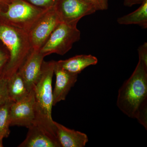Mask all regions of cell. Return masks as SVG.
I'll return each mask as SVG.
<instances>
[{
    "label": "cell",
    "instance_id": "obj_1",
    "mask_svg": "<svg viewBox=\"0 0 147 147\" xmlns=\"http://www.w3.org/2000/svg\"><path fill=\"white\" fill-rule=\"evenodd\" d=\"M147 103V67L139 60L128 79L119 90L117 105L129 117L135 119L139 109Z\"/></svg>",
    "mask_w": 147,
    "mask_h": 147
},
{
    "label": "cell",
    "instance_id": "obj_2",
    "mask_svg": "<svg viewBox=\"0 0 147 147\" xmlns=\"http://www.w3.org/2000/svg\"><path fill=\"white\" fill-rule=\"evenodd\" d=\"M55 61H44L39 77L33 89L34 94L35 118L34 121L41 124L57 136L56 127L52 117L53 105L52 81Z\"/></svg>",
    "mask_w": 147,
    "mask_h": 147
},
{
    "label": "cell",
    "instance_id": "obj_3",
    "mask_svg": "<svg viewBox=\"0 0 147 147\" xmlns=\"http://www.w3.org/2000/svg\"><path fill=\"white\" fill-rule=\"evenodd\" d=\"M0 40L9 54L2 75L8 79L18 71L32 47L27 32L5 24H0Z\"/></svg>",
    "mask_w": 147,
    "mask_h": 147
},
{
    "label": "cell",
    "instance_id": "obj_4",
    "mask_svg": "<svg viewBox=\"0 0 147 147\" xmlns=\"http://www.w3.org/2000/svg\"><path fill=\"white\" fill-rule=\"evenodd\" d=\"M47 10L32 5L25 0H10L0 5V24L18 28L28 33Z\"/></svg>",
    "mask_w": 147,
    "mask_h": 147
},
{
    "label": "cell",
    "instance_id": "obj_5",
    "mask_svg": "<svg viewBox=\"0 0 147 147\" xmlns=\"http://www.w3.org/2000/svg\"><path fill=\"white\" fill-rule=\"evenodd\" d=\"M77 25L61 22L41 47L40 52L45 57L52 54L65 55L81 38V32Z\"/></svg>",
    "mask_w": 147,
    "mask_h": 147
},
{
    "label": "cell",
    "instance_id": "obj_6",
    "mask_svg": "<svg viewBox=\"0 0 147 147\" xmlns=\"http://www.w3.org/2000/svg\"><path fill=\"white\" fill-rule=\"evenodd\" d=\"M61 22L54 7L46 11L28 33L32 49L40 50Z\"/></svg>",
    "mask_w": 147,
    "mask_h": 147
},
{
    "label": "cell",
    "instance_id": "obj_7",
    "mask_svg": "<svg viewBox=\"0 0 147 147\" xmlns=\"http://www.w3.org/2000/svg\"><path fill=\"white\" fill-rule=\"evenodd\" d=\"M54 9L61 22L67 24H77L81 18L96 11L86 0H58Z\"/></svg>",
    "mask_w": 147,
    "mask_h": 147
},
{
    "label": "cell",
    "instance_id": "obj_8",
    "mask_svg": "<svg viewBox=\"0 0 147 147\" xmlns=\"http://www.w3.org/2000/svg\"><path fill=\"white\" fill-rule=\"evenodd\" d=\"M35 118L34 94L32 89L26 97L11 103L10 126H23L28 128L34 121Z\"/></svg>",
    "mask_w": 147,
    "mask_h": 147
},
{
    "label": "cell",
    "instance_id": "obj_9",
    "mask_svg": "<svg viewBox=\"0 0 147 147\" xmlns=\"http://www.w3.org/2000/svg\"><path fill=\"white\" fill-rule=\"evenodd\" d=\"M19 147H61L57 137L41 124L34 121Z\"/></svg>",
    "mask_w": 147,
    "mask_h": 147
},
{
    "label": "cell",
    "instance_id": "obj_10",
    "mask_svg": "<svg viewBox=\"0 0 147 147\" xmlns=\"http://www.w3.org/2000/svg\"><path fill=\"white\" fill-rule=\"evenodd\" d=\"M45 57L40 50L32 49L17 71L23 77L30 91L33 89L39 77Z\"/></svg>",
    "mask_w": 147,
    "mask_h": 147
},
{
    "label": "cell",
    "instance_id": "obj_11",
    "mask_svg": "<svg viewBox=\"0 0 147 147\" xmlns=\"http://www.w3.org/2000/svg\"><path fill=\"white\" fill-rule=\"evenodd\" d=\"M54 74L56 82L53 90V105L65 100L70 90L77 81L78 74H74L62 68L55 61Z\"/></svg>",
    "mask_w": 147,
    "mask_h": 147
},
{
    "label": "cell",
    "instance_id": "obj_12",
    "mask_svg": "<svg viewBox=\"0 0 147 147\" xmlns=\"http://www.w3.org/2000/svg\"><path fill=\"white\" fill-rule=\"evenodd\" d=\"M54 122L61 147H84L88 142L85 133L67 128L55 121Z\"/></svg>",
    "mask_w": 147,
    "mask_h": 147
},
{
    "label": "cell",
    "instance_id": "obj_13",
    "mask_svg": "<svg viewBox=\"0 0 147 147\" xmlns=\"http://www.w3.org/2000/svg\"><path fill=\"white\" fill-rule=\"evenodd\" d=\"M56 62L60 66L66 71L78 75L88 67L96 65L98 59L92 55H82Z\"/></svg>",
    "mask_w": 147,
    "mask_h": 147
},
{
    "label": "cell",
    "instance_id": "obj_14",
    "mask_svg": "<svg viewBox=\"0 0 147 147\" xmlns=\"http://www.w3.org/2000/svg\"><path fill=\"white\" fill-rule=\"evenodd\" d=\"M7 90L9 99L13 102L26 97L31 91L18 71L7 79Z\"/></svg>",
    "mask_w": 147,
    "mask_h": 147
},
{
    "label": "cell",
    "instance_id": "obj_15",
    "mask_svg": "<svg viewBox=\"0 0 147 147\" xmlns=\"http://www.w3.org/2000/svg\"><path fill=\"white\" fill-rule=\"evenodd\" d=\"M117 22L120 25H137L144 29L147 28V0H145L139 8L131 13L119 17Z\"/></svg>",
    "mask_w": 147,
    "mask_h": 147
},
{
    "label": "cell",
    "instance_id": "obj_16",
    "mask_svg": "<svg viewBox=\"0 0 147 147\" xmlns=\"http://www.w3.org/2000/svg\"><path fill=\"white\" fill-rule=\"evenodd\" d=\"M13 101L9 100L0 106V141L7 138L10 133V108Z\"/></svg>",
    "mask_w": 147,
    "mask_h": 147
},
{
    "label": "cell",
    "instance_id": "obj_17",
    "mask_svg": "<svg viewBox=\"0 0 147 147\" xmlns=\"http://www.w3.org/2000/svg\"><path fill=\"white\" fill-rule=\"evenodd\" d=\"M9 99L7 90V79L0 76V106L6 103Z\"/></svg>",
    "mask_w": 147,
    "mask_h": 147
},
{
    "label": "cell",
    "instance_id": "obj_18",
    "mask_svg": "<svg viewBox=\"0 0 147 147\" xmlns=\"http://www.w3.org/2000/svg\"><path fill=\"white\" fill-rule=\"evenodd\" d=\"M32 5L47 10L54 7L58 0H25Z\"/></svg>",
    "mask_w": 147,
    "mask_h": 147
},
{
    "label": "cell",
    "instance_id": "obj_19",
    "mask_svg": "<svg viewBox=\"0 0 147 147\" xmlns=\"http://www.w3.org/2000/svg\"><path fill=\"white\" fill-rule=\"evenodd\" d=\"M9 59V54L6 47H0V76H2Z\"/></svg>",
    "mask_w": 147,
    "mask_h": 147
},
{
    "label": "cell",
    "instance_id": "obj_20",
    "mask_svg": "<svg viewBox=\"0 0 147 147\" xmlns=\"http://www.w3.org/2000/svg\"><path fill=\"white\" fill-rule=\"evenodd\" d=\"M97 11L107 10L108 7L109 0H86Z\"/></svg>",
    "mask_w": 147,
    "mask_h": 147
},
{
    "label": "cell",
    "instance_id": "obj_21",
    "mask_svg": "<svg viewBox=\"0 0 147 147\" xmlns=\"http://www.w3.org/2000/svg\"><path fill=\"white\" fill-rule=\"evenodd\" d=\"M139 60L147 67V43L145 42L139 46L138 49Z\"/></svg>",
    "mask_w": 147,
    "mask_h": 147
},
{
    "label": "cell",
    "instance_id": "obj_22",
    "mask_svg": "<svg viewBox=\"0 0 147 147\" xmlns=\"http://www.w3.org/2000/svg\"><path fill=\"white\" fill-rule=\"evenodd\" d=\"M145 0H124L123 4L125 6L131 7L136 5L141 4Z\"/></svg>",
    "mask_w": 147,
    "mask_h": 147
},
{
    "label": "cell",
    "instance_id": "obj_23",
    "mask_svg": "<svg viewBox=\"0 0 147 147\" xmlns=\"http://www.w3.org/2000/svg\"><path fill=\"white\" fill-rule=\"evenodd\" d=\"M9 1L10 0H0V5L7 2Z\"/></svg>",
    "mask_w": 147,
    "mask_h": 147
},
{
    "label": "cell",
    "instance_id": "obj_24",
    "mask_svg": "<svg viewBox=\"0 0 147 147\" xmlns=\"http://www.w3.org/2000/svg\"><path fill=\"white\" fill-rule=\"evenodd\" d=\"M3 147V142L0 141V147Z\"/></svg>",
    "mask_w": 147,
    "mask_h": 147
}]
</instances>
